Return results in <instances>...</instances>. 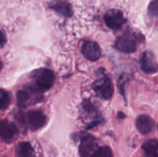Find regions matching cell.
Segmentation results:
<instances>
[{"label":"cell","instance_id":"cell-10","mask_svg":"<svg viewBox=\"0 0 158 157\" xmlns=\"http://www.w3.org/2000/svg\"><path fill=\"white\" fill-rule=\"evenodd\" d=\"M136 126L139 132L143 135L149 134L154 128V122L149 115H140L136 121Z\"/></svg>","mask_w":158,"mask_h":157},{"label":"cell","instance_id":"cell-6","mask_svg":"<svg viewBox=\"0 0 158 157\" xmlns=\"http://www.w3.org/2000/svg\"><path fill=\"white\" fill-rule=\"evenodd\" d=\"M26 121L29 127L32 130H38L46 123V116L40 110L29 111L26 114Z\"/></svg>","mask_w":158,"mask_h":157},{"label":"cell","instance_id":"cell-18","mask_svg":"<svg viewBox=\"0 0 158 157\" xmlns=\"http://www.w3.org/2000/svg\"><path fill=\"white\" fill-rule=\"evenodd\" d=\"M2 45L1 46L2 47H3V46H4V43L6 42V39H5V37H6V35H5V32H4V30H2Z\"/></svg>","mask_w":158,"mask_h":157},{"label":"cell","instance_id":"cell-3","mask_svg":"<svg viewBox=\"0 0 158 157\" xmlns=\"http://www.w3.org/2000/svg\"><path fill=\"white\" fill-rule=\"evenodd\" d=\"M98 149V141L94 136L86 135L81 139L79 153L81 157H93Z\"/></svg>","mask_w":158,"mask_h":157},{"label":"cell","instance_id":"cell-4","mask_svg":"<svg viewBox=\"0 0 158 157\" xmlns=\"http://www.w3.org/2000/svg\"><path fill=\"white\" fill-rule=\"evenodd\" d=\"M104 22L110 29L113 30H118L124 25L126 19L121 11L110 9L105 14Z\"/></svg>","mask_w":158,"mask_h":157},{"label":"cell","instance_id":"cell-8","mask_svg":"<svg viewBox=\"0 0 158 157\" xmlns=\"http://www.w3.org/2000/svg\"><path fill=\"white\" fill-rule=\"evenodd\" d=\"M140 66L141 69L145 73H155L158 70V64L155 57L150 51H146L143 53L140 58Z\"/></svg>","mask_w":158,"mask_h":157},{"label":"cell","instance_id":"cell-1","mask_svg":"<svg viewBox=\"0 0 158 157\" xmlns=\"http://www.w3.org/2000/svg\"><path fill=\"white\" fill-rule=\"evenodd\" d=\"M55 75L53 72L48 69H43L38 71L35 77V86L38 91L46 92L53 85Z\"/></svg>","mask_w":158,"mask_h":157},{"label":"cell","instance_id":"cell-15","mask_svg":"<svg viewBox=\"0 0 158 157\" xmlns=\"http://www.w3.org/2000/svg\"><path fill=\"white\" fill-rule=\"evenodd\" d=\"M93 157H114L113 152L109 146H101L96 151Z\"/></svg>","mask_w":158,"mask_h":157},{"label":"cell","instance_id":"cell-5","mask_svg":"<svg viewBox=\"0 0 158 157\" xmlns=\"http://www.w3.org/2000/svg\"><path fill=\"white\" fill-rule=\"evenodd\" d=\"M116 48L124 53H132L137 50V42L131 34H125L119 37L116 42Z\"/></svg>","mask_w":158,"mask_h":157},{"label":"cell","instance_id":"cell-17","mask_svg":"<svg viewBox=\"0 0 158 157\" xmlns=\"http://www.w3.org/2000/svg\"><path fill=\"white\" fill-rule=\"evenodd\" d=\"M148 12L151 15L158 18V0H153L148 6Z\"/></svg>","mask_w":158,"mask_h":157},{"label":"cell","instance_id":"cell-12","mask_svg":"<svg viewBox=\"0 0 158 157\" xmlns=\"http://www.w3.org/2000/svg\"><path fill=\"white\" fill-rule=\"evenodd\" d=\"M16 157H35V151L31 144L27 142H22L17 146L15 150Z\"/></svg>","mask_w":158,"mask_h":157},{"label":"cell","instance_id":"cell-11","mask_svg":"<svg viewBox=\"0 0 158 157\" xmlns=\"http://www.w3.org/2000/svg\"><path fill=\"white\" fill-rule=\"evenodd\" d=\"M50 9L66 17H70L73 15V10L70 4L66 0H52L49 4Z\"/></svg>","mask_w":158,"mask_h":157},{"label":"cell","instance_id":"cell-16","mask_svg":"<svg viewBox=\"0 0 158 157\" xmlns=\"http://www.w3.org/2000/svg\"><path fill=\"white\" fill-rule=\"evenodd\" d=\"M17 101L20 106H24L29 101L30 95L29 93L26 90H20L17 92Z\"/></svg>","mask_w":158,"mask_h":157},{"label":"cell","instance_id":"cell-9","mask_svg":"<svg viewBox=\"0 0 158 157\" xmlns=\"http://www.w3.org/2000/svg\"><path fill=\"white\" fill-rule=\"evenodd\" d=\"M82 52L87 59L97 61L101 56V49L96 42L87 41L82 46Z\"/></svg>","mask_w":158,"mask_h":157},{"label":"cell","instance_id":"cell-2","mask_svg":"<svg viewBox=\"0 0 158 157\" xmlns=\"http://www.w3.org/2000/svg\"><path fill=\"white\" fill-rule=\"evenodd\" d=\"M94 89L97 95L103 99H110L114 94L112 83L106 75L94 83Z\"/></svg>","mask_w":158,"mask_h":157},{"label":"cell","instance_id":"cell-7","mask_svg":"<svg viewBox=\"0 0 158 157\" xmlns=\"http://www.w3.org/2000/svg\"><path fill=\"white\" fill-rule=\"evenodd\" d=\"M18 133L16 126L9 120L3 119L0 126V135L3 142L9 143L15 139Z\"/></svg>","mask_w":158,"mask_h":157},{"label":"cell","instance_id":"cell-13","mask_svg":"<svg viewBox=\"0 0 158 157\" xmlns=\"http://www.w3.org/2000/svg\"><path fill=\"white\" fill-rule=\"evenodd\" d=\"M145 157H158V142L156 139H150L142 146Z\"/></svg>","mask_w":158,"mask_h":157},{"label":"cell","instance_id":"cell-14","mask_svg":"<svg viewBox=\"0 0 158 157\" xmlns=\"http://www.w3.org/2000/svg\"><path fill=\"white\" fill-rule=\"evenodd\" d=\"M10 103V96L8 92L4 89H1L0 91V109L2 110H5L7 109Z\"/></svg>","mask_w":158,"mask_h":157}]
</instances>
